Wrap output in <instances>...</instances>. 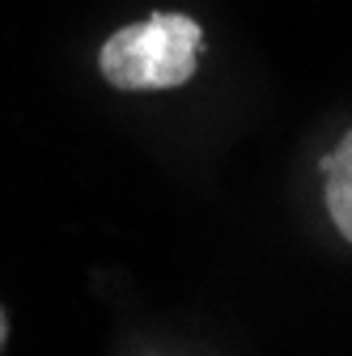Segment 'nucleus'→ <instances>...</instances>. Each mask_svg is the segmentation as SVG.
I'll use <instances>...</instances> for the list:
<instances>
[{"instance_id": "nucleus-1", "label": "nucleus", "mask_w": 352, "mask_h": 356, "mask_svg": "<svg viewBox=\"0 0 352 356\" xmlns=\"http://www.w3.org/2000/svg\"><path fill=\"white\" fill-rule=\"evenodd\" d=\"M204 47V30L187 13H153L106 38L98 56L102 76L115 89H174L191 81Z\"/></svg>"}, {"instance_id": "nucleus-2", "label": "nucleus", "mask_w": 352, "mask_h": 356, "mask_svg": "<svg viewBox=\"0 0 352 356\" xmlns=\"http://www.w3.org/2000/svg\"><path fill=\"white\" fill-rule=\"evenodd\" d=\"M327 208L339 234L352 242V131L339 140V149L327 161Z\"/></svg>"}, {"instance_id": "nucleus-3", "label": "nucleus", "mask_w": 352, "mask_h": 356, "mask_svg": "<svg viewBox=\"0 0 352 356\" xmlns=\"http://www.w3.org/2000/svg\"><path fill=\"white\" fill-rule=\"evenodd\" d=\"M5 335H9V323H5V309H0V348H5Z\"/></svg>"}]
</instances>
